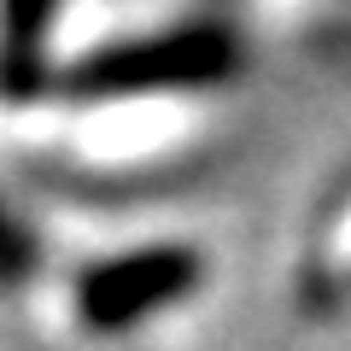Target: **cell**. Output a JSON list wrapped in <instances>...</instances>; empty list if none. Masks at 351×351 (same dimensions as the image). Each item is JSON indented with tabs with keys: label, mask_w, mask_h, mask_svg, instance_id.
<instances>
[{
	"label": "cell",
	"mask_w": 351,
	"mask_h": 351,
	"mask_svg": "<svg viewBox=\"0 0 351 351\" xmlns=\"http://www.w3.org/2000/svg\"><path fill=\"white\" fill-rule=\"evenodd\" d=\"M234 71H240L234 29L217 18H193V24L94 47L64 71V94L71 100H117V94H164V88H211Z\"/></svg>",
	"instance_id": "obj_1"
},
{
	"label": "cell",
	"mask_w": 351,
	"mask_h": 351,
	"mask_svg": "<svg viewBox=\"0 0 351 351\" xmlns=\"http://www.w3.org/2000/svg\"><path fill=\"white\" fill-rule=\"evenodd\" d=\"M24 263H29V240L12 217L0 211V269H24Z\"/></svg>",
	"instance_id": "obj_3"
},
{
	"label": "cell",
	"mask_w": 351,
	"mask_h": 351,
	"mask_svg": "<svg viewBox=\"0 0 351 351\" xmlns=\"http://www.w3.org/2000/svg\"><path fill=\"white\" fill-rule=\"evenodd\" d=\"M199 252L193 246H141L82 269L76 281V316L94 334H123V328L158 316L164 304L188 299L199 287Z\"/></svg>",
	"instance_id": "obj_2"
}]
</instances>
